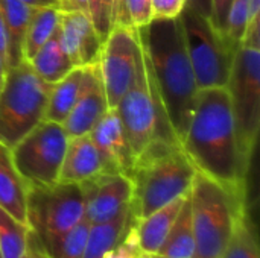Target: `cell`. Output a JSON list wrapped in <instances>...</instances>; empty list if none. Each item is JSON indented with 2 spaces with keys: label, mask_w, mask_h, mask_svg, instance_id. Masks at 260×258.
<instances>
[{
  "label": "cell",
  "mask_w": 260,
  "mask_h": 258,
  "mask_svg": "<svg viewBox=\"0 0 260 258\" xmlns=\"http://www.w3.org/2000/svg\"><path fill=\"white\" fill-rule=\"evenodd\" d=\"M50 87L26 59L6 70L0 90V141L12 148L44 119Z\"/></svg>",
  "instance_id": "8992f818"
},
{
  "label": "cell",
  "mask_w": 260,
  "mask_h": 258,
  "mask_svg": "<svg viewBox=\"0 0 260 258\" xmlns=\"http://www.w3.org/2000/svg\"><path fill=\"white\" fill-rule=\"evenodd\" d=\"M29 245H30V243H29ZM32 248H34V246H32ZM34 249H35V248H34ZM35 252H37V255H38V258H46V257H44V255H43V254H41V252H40V251H37V249H35Z\"/></svg>",
  "instance_id": "60d3db41"
},
{
  "label": "cell",
  "mask_w": 260,
  "mask_h": 258,
  "mask_svg": "<svg viewBox=\"0 0 260 258\" xmlns=\"http://www.w3.org/2000/svg\"><path fill=\"white\" fill-rule=\"evenodd\" d=\"M61 11H84L88 14V0H59Z\"/></svg>",
  "instance_id": "d590c367"
},
{
  "label": "cell",
  "mask_w": 260,
  "mask_h": 258,
  "mask_svg": "<svg viewBox=\"0 0 260 258\" xmlns=\"http://www.w3.org/2000/svg\"><path fill=\"white\" fill-rule=\"evenodd\" d=\"M195 257L219 258L241 214L248 210L247 193L224 187L197 172L189 190Z\"/></svg>",
  "instance_id": "277c9868"
},
{
  "label": "cell",
  "mask_w": 260,
  "mask_h": 258,
  "mask_svg": "<svg viewBox=\"0 0 260 258\" xmlns=\"http://www.w3.org/2000/svg\"><path fill=\"white\" fill-rule=\"evenodd\" d=\"M0 53L6 62V67H8V32H6V23H5L2 5H0Z\"/></svg>",
  "instance_id": "e575fe53"
},
{
  "label": "cell",
  "mask_w": 260,
  "mask_h": 258,
  "mask_svg": "<svg viewBox=\"0 0 260 258\" xmlns=\"http://www.w3.org/2000/svg\"><path fill=\"white\" fill-rule=\"evenodd\" d=\"M186 6L198 12L200 15L210 20L212 15V0H186Z\"/></svg>",
  "instance_id": "836d02e7"
},
{
  "label": "cell",
  "mask_w": 260,
  "mask_h": 258,
  "mask_svg": "<svg viewBox=\"0 0 260 258\" xmlns=\"http://www.w3.org/2000/svg\"><path fill=\"white\" fill-rule=\"evenodd\" d=\"M181 148L197 172L224 187L247 193L250 163L244 158L225 87L201 88Z\"/></svg>",
  "instance_id": "6da1fadb"
},
{
  "label": "cell",
  "mask_w": 260,
  "mask_h": 258,
  "mask_svg": "<svg viewBox=\"0 0 260 258\" xmlns=\"http://www.w3.org/2000/svg\"><path fill=\"white\" fill-rule=\"evenodd\" d=\"M29 225L0 208V258H21L29 248Z\"/></svg>",
  "instance_id": "d4e9b609"
},
{
  "label": "cell",
  "mask_w": 260,
  "mask_h": 258,
  "mask_svg": "<svg viewBox=\"0 0 260 258\" xmlns=\"http://www.w3.org/2000/svg\"><path fill=\"white\" fill-rule=\"evenodd\" d=\"M21 258H38V255H37V252H35V249L29 245V248H27V251H26V254L23 255Z\"/></svg>",
  "instance_id": "ab89813d"
},
{
  "label": "cell",
  "mask_w": 260,
  "mask_h": 258,
  "mask_svg": "<svg viewBox=\"0 0 260 258\" xmlns=\"http://www.w3.org/2000/svg\"><path fill=\"white\" fill-rule=\"evenodd\" d=\"M139 56L140 41L137 30L125 24H114L104 40L99 58L101 76L110 108L119 103L133 84Z\"/></svg>",
  "instance_id": "8fae6325"
},
{
  "label": "cell",
  "mask_w": 260,
  "mask_h": 258,
  "mask_svg": "<svg viewBox=\"0 0 260 258\" xmlns=\"http://www.w3.org/2000/svg\"><path fill=\"white\" fill-rule=\"evenodd\" d=\"M154 20L151 0H119L117 23L140 29Z\"/></svg>",
  "instance_id": "f1b7e54d"
},
{
  "label": "cell",
  "mask_w": 260,
  "mask_h": 258,
  "mask_svg": "<svg viewBox=\"0 0 260 258\" xmlns=\"http://www.w3.org/2000/svg\"><path fill=\"white\" fill-rule=\"evenodd\" d=\"M26 214L29 243L40 251L47 248L84 217L81 184L58 181L52 186L27 187Z\"/></svg>",
  "instance_id": "52a82bcc"
},
{
  "label": "cell",
  "mask_w": 260,
  "mask_h": 258,
  "mask_svg": "<svg viewBox=\"0 0 260 258\" xmlns=\"http://www.w3.org/2000/svg\"><path fill=\"white\" fill-rule=\"evenodd\" d=\"M114 109L134 157H137L154 138L180 143L165 113L142 46L133 84Z\"/></svg>",
  "instance_id": "5b68a950"
},
{
  "label": "cell",
  "mask_w": 260,
  "mask_h": 258,
  "mask_svg": "<svg viewBox=\"0 0 260 258\" xmlns=\"http://www.w3.org/2000/svg\"><path fill=\"white\" fill-rule=\"evenodd\" d=\"M32 8H58L59 9V0H20Z\"/></svg>",
  "instance_id": "8d00e7d4"
},
{
  "label": "cell",
  "mask_w": 260,
  "mask_h": 258,
  "mask_svg": "<svg viewBox=\"0 0 260 258\" xmlns=\"http://www.w3.org/2000/svg\"><path fill=\"white\" fill-rule=\"evenodd\" d=\"M110 109L99 62L84 67V85L62 126L69 138L90 134L102 116Z\"/></svg>",
  "instance_id": "5bb4252c"
},
{
  "label": "cell",
  "mask_w": 260,
  "mask_h": 258,
  "mask_svg": "<svg viewBox=\"0 0 260 258\" xmlns=\"http://www.w3.org/2000/svg\"><path fill=\"white\" fill-rule=\"evenodd\" d=\"M26 196L27 186L14 164L11 148L0 141V208L27 225Z\"/></svg>",
  "instance_id": "ac0fdd59"
},
{
  "label": "cell",
  "mask_w": 260,
  "mask_h": 258,
  "mask_svg": "<svg viewBox=\"0 0 260 258\" xmlns=\"http://www.w3.org/2000/svg\"><path fill=\"white\" fill-rule=\"evenodd\" d=\"M88 135L99 151L107 172H120L131 178L136 157L128 144L114 108H110L102 116Z\"/></svg>",
  "instance_id": "9a60e30c"
},
{
  "label": "cell",
  "mask_w": 260,
  "mask_h": 258,
  "mask_svg": "<svg viewBox=\"0 0 260 258\" xmlns=\"http://www.w3.org/2000/svg\"><path fill=\"white\" fill-rule=\"evenodd\" d=\"M248 21V0H232L227 12L224 38L233 50L239 49Z\"/></svg>",
  "instance_id": "83f0119b"
},
{
  "label": "cell",
  "mask_w": 260,
  "mask_h": 258,
  "mask_svg": "<svg viewBox=\"0 0 260 258\" xmlns=\"http://www.w3.org/2000/svg\"><path fill=\"white\" fill-rule=\"evenodd\" d=\"M248 23L260 18V0H248Z\"/></svg>",
  "instance_id": "74e56055"
},
{
  "label": "cell",
  "mask_w": 260,
  "mask_h": 258,
  "mask_svg": "<svg viewBox=\"0 0 260 258\" xmlns=\"http://www.w3.org/2000/svg\"><path fill=\"white\" fill-rule=\"evenodd\" d=\"M140 252L136 243V231H134V217L122 239V242L114 248V251L107 258H137Z\"/></svg>",
  "instance_id": "4dcf8cb0"
},
{
  "label": "cell",
  "mask_w": 260,
  "mask_h": 258,
  "mask_svg": "<svg viewBox=\"0 0 260 258\" xmlns=\"http://www.w3.org/2000/svg\"><path fill=\"white\" fill-rule=\"evenodd\" d=\"M178 18L198 88L225 87L238 50L230 47L209 18L189 6L183 8Z\"/></svg>",
  "instance_id": "ba28073f"
},
{
  "label": "cell",
  "mask_w": 260,
  "mask_h": 258,
  "mask_svg": "<svg viewBox=\"0 0 260 258\" xmlns=\"http://www.w3.org/2000/svg\"><path fill=\"white\" fill-rule=\"evenodd\" d=\"M102 172H107V167L90 135L69 138L58 181L82 184Z\"/></svg>",
  "instance_id": "2e32d148"
},
{
  "label": "cell",
  "mask_w": 260,
  "mask_h": 258,
  "mask_svg": "<svg viewBox=\"0 0 260 258\" xmlns=\"http://www.w3.org/2000/svg\"><path fill=\"white\" fill-rule=\"evenodd\" d=\"M219 258H259L257 234L248 210L238 219L233 234Z\"/></svg>",
  "instance_id": "484cf974"
},
{
  "label": "cell",
  "mask_w": 260,
  "mask_h": 258,
  "mask_svg": "<svg viewBox=\"0 0 260 258\" xmlns=\"http://www.w3.org/2000/svg\"><path fill=\"white\" fill-rule=\"evenodd\" d=\"M165 258H193L195 257V237L192 228V213L189 193L183 207L163 243L158 254Z\"/></svg>",
  "instance_id": "603a6c76"
},
{
  "label": "cell",
  "mask_w": 260,
  "mask_h": 258,
  "mask_svg": "<svg viewBox=\"0 0 260 258\" xmlns=\"http://www.w3.org/2000/svg\"><path fill=\"white\" fill-rule=\"evenodd\" d=\"M34 71L47 84H55L62 79L70 70L75 68L69 55L61 46L58 29L49 38V41L35 53V56L27 61Z\"/></svg>",
  "instance_id": "7402d4cb"
},
{
  "label": "cell",
  "mask_w": 260,
  "mask_h": 258,
  "mask_svg": "<svg viewBox=\"0 0 260 258\" xmlns=\"http://www.w3.org/2000/svg\"><path fill=\"white\" fill-rule=\"evenodd\" d=\"M232 0H212V15L210 21L215 26V29L224 35L225 30V21H227V12L230 8Z\"/></svg>",
  "instance_id": "d6a6232c"
},
{
  "label": "cell",
  "mask_w": 260,
  "mask_h": 258,
  "mask_svg": "<svg viewBox=\"0 0 260 258\" xmlns=\"http://www.w3.org/2000/svg\"><path fill=\"white\" fill-rule=\"evenodd\" d=\"M82 85L84 67H75L62 79L52 84L46 103L44 119L62 125L69 113L72 111L75 102L78 100Z\"/></svg>",
  "instance_id": "ffe728a7"
},
{
  "label": "cell",
  "mask_w": 260,
  "mask_h": 258,
  "mask_svg": "<svg viewBox=\"0 0 260 258\" xmlns=\"http://www.w3.org/2000/svg\"><path fill=\"white\" fill-rule=\"evenodd\" d=\"M6 70H8V67H6V62H5V59H3V56H2V53H0V90H2V87H3V82H5Z\"/></svg>",
  "instance_id": "f35d334b"
},
{
  "label": "cell",
  "mask_w": 260,
  "mask_h": 258,
  "mask_svg": "<svg viewBox=\"0 0 260 258\" xmlns=\"http://www.w3.org/2000/svg\"><path fill=\"white\" fill-rule=\"evenodd\" d=\"M151 6L154 18H177L186 6V0H151Z\"/></svg>",
  "instance_id": "1f68e13d"
},
{
  "label": "cell",
  "mask_w": 260,
  "mask_h": 258,
  "mask_svg": "<svg viewBox=\"0 0 260 258\" xmlns=\"http://www.w3.org/2000/svg\"><path fill=\"white\" fill-rule=\"evenodd\" d=\"M84 217L93 225L110 220L133 202V179L120 172H102L81 184Z\"/></svg>",
  "instance_id": "7c38bea8"
},
{
  "label": "cell",
  "mask_w": 260,
  "mask_h": 258,
  "mask_svg": "<svg viewBox=\"0 0 260 258\" xmlns=\"http://www.w3.org/2000/svg\"><path fill=\"white\" fill-rule=\"evenodd\" d=\"M133 220V213L131 207L116 217L101 222V224H93L87 237L85 243V251L82 258H107L114 248L122 242L129 224Z\"/></svg>",
  "instance_id": "d6986e66"
},
{
  "label": "cell",
  "mask_w": 260,
  "mask_h": 258,
  "mask_svg": "<svg viewBox=\"0 0 260 258\" xmlns=\"http://www.w3.org/2000/svg\"><path fill=\"white\" fill-rule=\"evenodd\" d=\"M137 258H151V257H149V255H145V254H139Z\"/></svg>",
  "instance_id": "b9f144b4"
},
{
  "label": "cell",
  "mask_w": 260,
  "mask_h": 258,
  "mask_svg": "<svg viewBox=\"0 0 260 258\" xmlns=\"http://www.w3.org/2000/svg\"><path fill=\"white\" fill-rule=\"evenodd\" d=\"M59 14L61 9L58 8H35L23 40V59L30 61L56 32Z\"/></svg>",
  "instance_id": "cb8c5ba5"
},
{
  "label": "cell",
  "mask_w": 260,
  "mask_h": 258,
  "mask_svg": "<svg viewBox=\"0 0 260 258\" xmlns=\"http://www.w3.org/2000/svg\"><path fill=\"white\" fill-rule=\"evenodd\" d=\"M58 35L75 67H88L99 62L104 41L87 12L61 11Z\"/></svg>",
  "instance_id": "4fadbf2b"
},
{
  "label": "cell",
  "mask_w": 260,
  "mask_h": 258,
  "mask_svg": "<svg viewBox=\"0 0 260 258\" xmlns=\"http://www.w3.org/2000/svg\"><path fill=\"white\" fill-rule=\"evenodd\" d=\"M151 258H165V257H160V255H152Z\"/></svg>",
  "instance_id": "7bdbcfd3"
},
{
  "label": "cell",
  "mask_w": 260,
  "mask_h": 258,
  "mask_svg": "<svg viewBox=\"0 0 260 258\" xmlns=\"http://www.w3.org/2000/svg\"><path fill=\"white\" fill-rule=\"evenodd\" d=\"M225 88L235 116L238 143L250 163L260 128V49L239 46Z\"/></svg>",
  "instance_id": "9c48e42d"
},
{
  "label": "cell",
  "mask_w": 260,
  "mask_h": 258,
  "mask_svg": "<svg viewBox=\"0 0 260 258\" xmlns=\"http://www.w3.org/2000/svg\"><path fill=\"white\" fill-rule=\"evenodd\" d=\"M187 193L175 201L169 202L168 205L155 210L149 216L136 220L134 219V231H136V243L140 254L145 255H157L160 248L163 246L181 207L186 199Z\"/></svg>",
  "instance_id": "e0dca14e"
},
{
  "label": "cell",
  "mask_w": 260,
  "mask_h": 258,
  "mask_svg": "<svg viewBox=\"0 0 260 258\" xmlns=\"http://www.w3.org/2000/svg\"><path fill=\"white\" fill-rule=\"evenodd\" d=\"M67 141L61 123L43 119L11 148L14 164L27 187L58 182Z\"/></svg>",
  "instance_id": "30bf717a"
},
{
  "label": "cell",
  "mask_w": 260,
  "mask_h": 258,
  "mask_svg": "<svg viewBox=\"0 0 260 258\" xmlns=\"http://www.w3.org/2000/svg\"><path fill=\"white\" fill-rule=\"evenodd\" d=\"M8 32V68L23 61V40L35 8L20 0H0Z\"/></svg>",
  "instance_id": "44dd1931"
},
{
  "label": "cell",
  "mask_w": 260,
  "mask_h": 258,
  "mask_svg": "<svg viewBox=\"0 0 260 258\" xmlns=\"http://www.w3.org/2000/svg\"><path fill=\"white\" fill-rule=\"evenodd\" d=\"M136 30L165 113L181 144L200 88L180 18H154Z\"/></svg>",
  "instance_id": "7a4b0ae2"
},
{
  "label": "cell",
  "mask_w": 260,
  "mask_h": 258,
  "mask_svg": "<svg viewBox=\"0 0 260 258\" xmlns=\"http://www.w3.org/2000/svg\"><path fill=\"white\" fill-rule=\"evenodd\" d=\"M90 228L91 224L85 217H82L72 230L62 234L52 245H49L41 251L37 248L35 249L40 251L46 258H82Z\"/></svg>",
  "instance_id": "4316f807"
},
{
  "label": "cell",
  "mask_w": 260,
  "mask_h": 258,
  "mask_svg": "<svg viewBox=\"0 0 260 258\" xmlns=\"http://www.w3.org/2000/svg\"><path fill=\"white\" fill-rule=\"evenodd\" d=\"M119 0H88V15L102 41L117 23Z\"/></svg>",
  "instance_id": "f546056e"
},
{
  "label": "cell",
  "mask_w": 260,
  "mask_h": 258,
  "mask_svg": "<svg viewBox=\"0 0 260 258\" xmlns=\"http://www.w3.org/2000/svg\"><path fill=\"white\" fill-rule=\"evenodd\" d=\"M197 169L180 143L154 138L136 157L131 213L136 220L189 193Z\"/></svg>",
  "instance_id": "3957f363"
}]
</instances>
